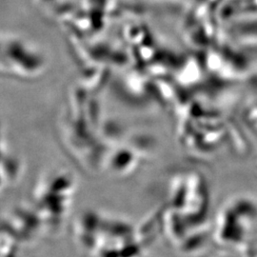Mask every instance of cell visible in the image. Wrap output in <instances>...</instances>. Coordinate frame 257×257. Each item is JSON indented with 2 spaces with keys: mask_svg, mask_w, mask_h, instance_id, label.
Segmentation results:
<instances>
[{
  "mask_svg": "<svg viewBox=\"0 0 257 257\" xmlns=\"http://www.w3.org/2000/svg\"><path fill=\"white\" fill-rule=\"evenodd\" d=\"M235 34L238 42H256L257 20L237 23Z\"/></svg>",
  "mask_w": 257,
  "mask_h": 257,
  "instance_id": "obj_1",
  "label": "cell"
}]
</instances>
